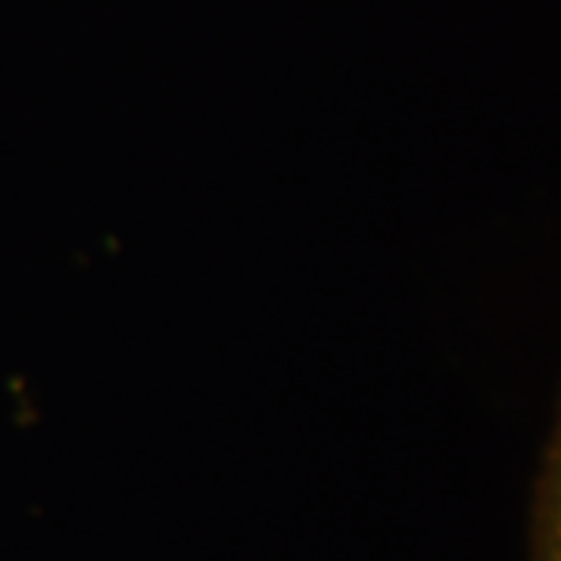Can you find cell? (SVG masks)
Returning a JSON list of instances; mask_svg holds the SVG:
<instances>
[{
    "instance_id": "6da1fadb",
    "label": "cell",
    "mask_w": 561,
    "mask_h": 561,
    "mask_svg": "<svg viewBox=\"0 0 561 561\" xmlns=\"http://www.w3.org/2000/svg\"><path fill=\"white\" fill-rule=\"evenodd\" d=\"M534 561H561V419L540 478L534 518Z\"/></svg>"
}]
</instances>
